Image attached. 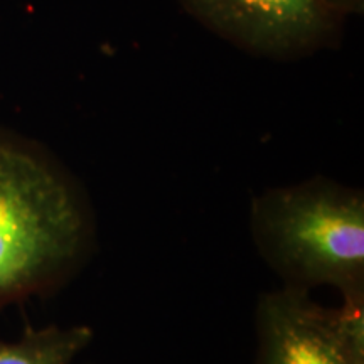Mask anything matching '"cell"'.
Segmentation results:
<instances>
[{
  "label": "cell",
  "mask_w": 364,
  "mask_h": 364,
  "mask_svg": "<svg viewBox=\"0 0 364 364\" xmlns=\"http://www.w3.org/2000/svg\"><path fill=\"white\" fill-rule=\"evenodd\" d=\"M91 238L90 206L70 172L0 134V309L65 284Z\"/></svg>",
  "instance_id": "obj_1"
},
{
  "label": "cell",
  "mask_w": 364,
  "mask_h": 364,
  "mask_svg": "<svg viewBox=\"0 0 364 364\" xmlns=\"http://www.w3.org/2000/svg\"><path fill=\"white\" fill-rule=\"evenodd\" d=\"M250 231L285 285H327L343 295V304H364L361 191L326 177L268 189L253 198Z\"/></svg>",
  "instance_id": "obj_2"
},
{
  "label": "cell",
  "mask_w": 364,
  "mask_h": 364,
  "mask_svg": "<svg viewBox=\"0 0 364 364\" xmlns=\"http://www.w3.org/2000/svg\"><path fill=\"white\" fill-rule=\"evenodd\" d=\"M255 364H364V304L329 309L290 285L263 294Z\"/></svg>",
  "instance_id": "obj_3"
},
{
  "label": "cell",
  "mask_w": 364,
  "mask_h": 364,
  "mask_svg": "<svg viewBox=\"0 0 364 364\" xmlns=\"http://www.w3.org/2000/svg\"><path fill=\"white\" fill-rule=\"evenodd\" d=\"M199 19L250 51L282 56L312 48L331 29L322 0H186Z\"/></svg>",
  "instance_id": "obj_4"
},
{
  "label": "cell",
  "mask_w": 364,
  "mask_h": 364,
  "mask_svg": "<svg viewBox=\"0 0 364 364\" xmlns=\"http://www.w3.org/2000/svg\"><path fill=\"white\" fill-rule=\"evenodd\" d=\"M91 339L88 326L27 327L19 339L0 338V364H73Z\"/></svg>",
  "instance_id": "obj_5"
},
{
  "label": "cell",
  "mask_w": 364,
  "mask_h": 364,
  "mask_svg": "<svg viewBox=\"0 0 364 364\" xmlns=\"http://www.w3.org/2000/svg\"><path fill=\"white\" fill-rule=\"evenodd\" d=\"M327 7L339 9V11H356L361 0H322Z\"/></svg>",
  "instance_id": "obj_6"
}]
</instances>
